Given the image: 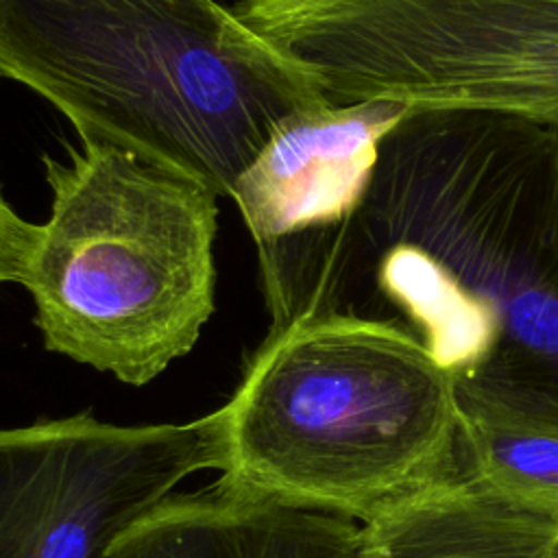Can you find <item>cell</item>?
I'll list each match as a JSON object with an SVG mask.
<instances>
[{"instance_id":"cell-1","label":"cell","mask_w":558,"mask_h":558,"mask_svg":"<svg viewBox=\"0 0 558 558\" xmlns=\"http://www.w3.org/2000/svg\"><path fill=\"white\" fill-rule=\"evenodd\" d=\"M362 286L451 375L558 399V126L410 111L381 140L353 220L342 312Z\"/></svg>"},{"instance_id":"cell-2","label":"cell","mask_w":558,"mask_h":558,"mask_svg":"<svg viewBox=\"0 0 558 558\" xmlns=\"http://www.w3.org/2000/svg\"><path fill=\"white\" fill-rule=\"evenodd\" d=\"M0 76L52 102L83 144L229 198L277 126L325 102L216 0H0Z\"/></svg>"},{"instance_id":"cell-3","label":"cell","mask_w":558,"mask_h":558,"mask_svg":"<svg viewBox=\"0 0 558 558\" xmlns=\"http://www.w3.org/2000/svg\"><path fill=\"white\" fill-rule=\"evenodd\" d=\"M218 416L222 484L357 523L462 466L453 375L397 318L268 331Z\"/></svg>"},{"instance_id":"cell-4","label":"cell","mask_w":558,"mask_h":558,"mask_svg":"<svg viewBox=\"0 0 558 558\" xmlns=\"http://www.w3.org/2000/svg\"><path fill=\"white\" fill-rule=\"evenodd\" d=\"M44 166L52 214L26 279L44 344L148 384L214 312L218 196L105 144Z\"/></svg>"},{"instance_id":"cell-5","label":"cell","mask_w":558,"mask_h":558,"mask_svg":"<svg viewBox=\"0 0 558 558\" xmlns=\"http://www.w3.org/2000/svg\"><path fill=\"white\" fill-rule=\"evenodd\" d=\"M233 13L327 105L558 126V0H240Z\"/></svg>"},{"instance_id":"cell-6","label":"cell","mask_w":558,"mask_h":558,"mask_svg":"<svg viewBox=\"0 0 558 558\" xmlns=\"http://www.w3.org/2000/svg\"><path fill=\"white\" fill-rule=\"evenodd\" d=\"M205 469H222L218 410L190 423L81 412L0 429V558H102Z\"/></svg>"},{"instance_id":"cell-7","label":"cell","mask_w":558,"mask_h":558,"mask_svg":"<svg viewBox=\"0 0 558 558\" xmlns=\"http://www.w3.org/2000/svg\"><path fill=\"white\" fill-rule=\"evenodd\" d=\"M399 102H320L286 118L231 198L257 246L270 331L338 310L340 268Z\"/></svg>"},{"instance_id":"cell-8","label":"cell","mask_w":558,"mask_h":558,"mask_svg":"<svg viewBox=\"0 0 558 558\" xmlns=\"http://www.w3.org/2000/svg\"><path fill=\"white\" fill-rule=\"evenodd\" d=\"M360 523L240 493H172L102 558H357Z\"/></svg>"},{"instance_id":"cell-9","label":"cell","mask_w":558,"mask_h":558,"mask_svg":"<svg viewBox=\"0 0 558 558\" xmlns=\"http://www.w3.org/2000/svg\"><path fill=\"white\" fill-rule=\"evenodd\" d=\"M357 558H558V521L462 462L360 523Z\"/></svg>"},{"instance_id":"cell-10","label":"cell","mask_w":558,"mask_h":558,"mask_svg":"<svg viewBox=\"0 0 558 558\" xmlns=\"http://www.w3.org/2000/svg\"><path fill=\"white\" fill-rule=\"evenodd\" d=\"M453 390L464 464L558 521V399L484 371Z\"/></svg>"},{"instance_id":"cell-11","label":"cell","mask_w":558,"mask_h":558,"mask_svg":"<svg viewBox=\"0 0 558 558\" xmlns=\"http://www.w3.org/2000/svg\"><path fill=\"white\" fill-rule=\"evenodd\" d=\"M39 240L41 225L20 218L0 192V283L17 281L26 286Z\"/></svg>"}]
</instances>
